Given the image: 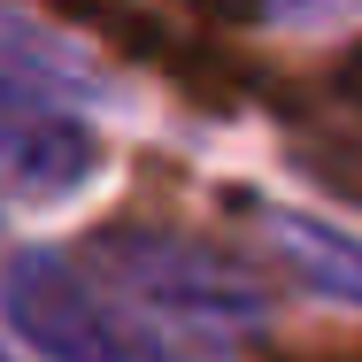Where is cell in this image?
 Instances as JSON below:
<instances>
[{"instance_id": "1", "label": "cell", "mask_w": 362, "mask_h": 362, "mask_svg": "<svg viewBox=\"0 0 362 362\" xmlns=\"http://www.w3.org/2000/svg\"><path fill=\"white\" fill-rule=\"evenodd\" d=\"M0 308L47 362H177L162 332L116 286H100L62 247H23L0 262Z\"/></svg>"}, {"instance_id": "2", "label": "cell", "mask_w": 362, "mask_h": 362, "mask_svg": "<svg viewBox=\"0 0 362 362\" xmlns=\"http://www.w3.org/2000/svg\"><path fill=\"white\" fill-rule=\"evenodd\" d=\"M85 270L116 286L132 308H162L185 324H262L270 316V286L247 262H231L223 247H201V239H177V231H146V223L100 231Z\"/></svg>"}, {"instance_id": "3", "label": "cell", "mask_w": 362, "mask_h": 362, "mask_svg": "<svg viewBox=\"0 0 362 362\" xmlns=\"http://www.w3.org/2000/svg\"><path fill=\"white\" fill-rule=\"evenodd\" d=\"M100 170V132L70 100L0 70V201H70Z\"/></svg>"}, {"instance_id": "4", "label": "cell", "mask_w": 362, "mask_h": 362, "mask_svg": "<svg viewBox=\"0 0 362 362\" xmlns=\"http://www.w3.org/2000/svg\"><path fill=\"white\" fill-rule=\"evenodd\" d=\"M255 231H262V255L293 286H308L316 300H339V308H362V239L355 231L308 216V209H255Z\"/></svg>"}, {"instance_id": "5", "label": "cell", "mask_w": 362, "mask_h": 362, "mask_svg": "<svg viewBox=\"0 0 362 362\" xmlns=\"http://www.w3.org/2000/svg\"><path fill=\"white\" fill-rule=\"evenodd\" d=\"M0 362H16V355H8V347H0Z\"/></svg>"}]
</instances>
